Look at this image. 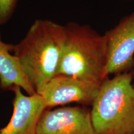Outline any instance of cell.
Segmentation results:
<instances>
[{"label":"cell","instance_id":"6da1fadb","mask_svg":"<svg viewBox=\"0 0 134 134\" xmlns=\"http://www.w3.org/2000/svg\"><path fill=\"white\" fill-rule=\"evenodd\" d=\"M63 37V26L49 20L37 19L19 43L11 45V52L36 93L56 75Z\"/></svg>","mask_w":134,"mask_h":134},{"label":"cell","instance_id":"7a4b0ae2","mask_svg":"<svg viewBox=\"0 0 134 134\" xmlns=\"http://www.w3.org/2000/svg\"><path fill=\"white\" fill-rule=\"evenodd\" d=\"M64 26L61 57L56 75H66L100 85L105 78L107 42L88 25Z\"/></svg>","mask_w":134,"mask_h":134},{"label":"cell","instance_id":"3957f363","mask_svg":"<svg viewBox=\"0 0 134 134\" xmlns=\"http://www.w3.org/2000/svg\"><path fill=\"white\" fill-rule=\"evenodd\" d=\"M131 72L106 78L100 85L91 109L96 134L134 132V87Z\"/></svg>","mask_w":134,"mask_h":134},{"label":"cell","instance_id":"277c9868","mask_svg":"<svg viewBox=\"0 0 134 134\" xmlns=\"http://www.w3.org/2000/svg\"><path fill=\"white\" fill-rule=\"evenodd\" d=\"M107 42L105 75L129 72L134 62V11L122 18L105 34Z\"/></svg>","mask_w":134,"mask_h":134},{"label":"cell","instance_id":"5b68a950","mask_svg":"<svg viewBox=\"0 0 134 134\" xmlns=\"http://www.w3.org/2000/svg\"><path fill=\"white\" fill-rule=\"evenodd\" d=\"M100 85L66 75H55L39 93L47 109L60 105L76 103L92 105Z\"/></svg>","mask_w":134,"mask_h":134},{"label":"cell","instance_id":"8992f818","mask_svg":"<svg viewBox=\"0 0 134 134\" xmlns=\"http://www.w3.org/2000/svg\"><path fill=\"white\" fill-rule=\"evenodd\" d=\"M37 134H96L86 106L46 109L38 120Z\"/></svg>","mask_w":134,"mask_h":134},{"label":"cell","instance_id":"52a82bcc","mask_svg":"<svg viewBox=\"0 0 134 134\" xmlns=\"http://www.w3.org/2000/svg\"><path fill=\"white\" fill-rule=\"evenodd\" d=\"M11 90L14 93L13 114L0 134H37L38 120L47 109L42 97L37 93L26 96L17 86Z\"/></svg>","mask_w":134,"mask_h":134},{"label":"cell","instance_id":"ba28073f","mask_svg":"<svg viewBox=\"0 0 134 134\" xmlns=\"http://www.w3.org/2000/svg\"><path fill=\"white\" fill-rule=\"evenodd\" d=\"M11 52V45L3 42L0 37V88L11 90L17 86L23 89L28 95L34 94L36 90L25 75L18 60Z\"/></svg>","mask_w":134,"mask_h":134},{"label":"cell","instance_id":"9c48e42d","mask_svg":"<svg viewBox=\"0 0 134 134\" xmlns=\"http://www.w3.org/2000/svg\"><path fill=\"white\" fill-rule=\"evenodd\" d=\"M18 0H0V25L5 24L16 8Z\"/></svg>","mask_w":134,"mask_h":134},{"label":"cell","instance_id":"30bf717a","mask_svg":"<svg viewBox=\"0 0 134 134\" xmlns=\"http://www.w3.org/2000/svg\"><path fill=\"white\" fill-rule=\"evenodd\" d=\"M132 78H133V81H132V85H133V86L134 87V62H133V66H132Z\"/></svg>","mask_w":134,"mask_h":134},{"label":"cell","instance_id":"8fae6325","mask_svg":"<svg viewBox=\"0 0 134 134\" xmlns=\"http://www.w3.org/2000/svg\"><path fill=\"white\" fill-rule=\"evenodd\" d=\"M131 134H134V132H133V133H131Z\"/></svg>","mask_w":134,"mask_h":134}]
</instances>
